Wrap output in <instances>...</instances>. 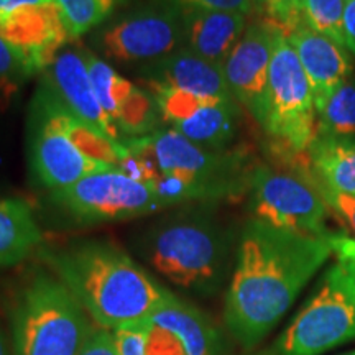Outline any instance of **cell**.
Returning a JSON list of instances; mask_svg holds the SVG:
<instances>
[{
  "mask_svg": "<svg viewBox=\"0 0 355 355\" xmlns=\"http://www.w3.org/2000/svg\"><path fill=\"white\" fill-rule=\"evenodd\" d=\"M355 252L345 237L322 239L250 219L239 241L225 293L224 322L245 350H254L291 308L332 255Z\"/></svg>",
  "mask_w": 355,
  "mask_h": 355,
  "instance_id": "cell-1",
  "label": "cell"
},
{
  "mask_svg": "<svg viewBox=\"0 0 355 355\" xmlns=\"http://www.w3.org/2000/svg\"><path fill=\"white\" fill-rule=\"evenodd\" d=\"M97 327L125 329L148 322L175 293L109 241H78L40 250Z\"/></svg>",
  "mask_w": 355,
  "mask_h": 355,
  "instance_id": "cell-2",
  "label": "cell"
},
{
  "mask_svg": "<svg viewBox=\"0 0 355 355\" xmlns=\"http://www.w3.org/2000/svg\"><path fill=\"white\" fill-rule=\"evenodd\" d=\"M214 204H186L140 234L137 254L150 268L189 295H217L232 268V235Z\"/></svg>",
  "mask_w": 355,
  "mask_h": 355,
  "instance_id": "cell-3",
  "label": "cell"
},
{
  "mask_svg": "<svg viewBox=\"0 0 355 355\" xmlns=\"http://www.w3.org/2000/svg\"><path fill=\"white\" fill-rule=\"evenodd\" d=\"M13 355H79L92 331L87 313L53 272L30 275L12 303Z\"/></svg>",
  "mask_w": 355,
  "mask_h": 355,
  "instance_id": "cell-4",
  "label": "cell"
},
{
  "mask_svg": "<svg viewBox=\"0 0 355 355\" xmlns=\"http://www.w3.org/2000/svg\"><path fill=\"white\" fill-rule=\"evenodd\" d=\"M248 194L255 219L296 234L340 237L327 225L329 206L314 183L308 153L255 165Z\"/></svg>",
  "mask_w": 355,
  "mask_h": 355,
  "instance_id": "cell-5",
  "label": "cell"
},
{
  "mask_svg": "<svg viewBox=\"0 0 355 355\" xmlns=\"http://www.w3.org/2000/svg\"><path fill=\"white\" fill-rule=\"evenodd\" d=\"M355 340V254L337 257L278 337V355H322Z\"/></svg>",
  "mask_w": 355,
  "mask_h": 355,
  "instance_id": "cell-6",
  "label": "cell"
},
{
  "mask_svg": "<svg viewBox=\"0 0 355 355\" xmlns=\"http://www.w3.org/2000/svg\"><path fill=\"white\" fill-rule=\"evenodd\" d=\"M148 141L159 173L186 181L199 202L234 201L248 193L255 165L245 148L207 150L173 128L152 133Z\"/></svg>",
  "mask_w": 355,
  "mask_h": 355,
  "instance_id": "cell-7",
  "label": "cell"
},
{
  "mask_svg": "<svg viewBox=\"0 0 355 355\" xmlns=\"http://www.w3.org/2000/svg\"><path fill=\"white\" fill-rule=\"evenodd\" d=\"M259 125L273 152L308 153L316 137V105L300 58L279 30L268 71Z\"/></svg>",
  "mask_w": 355,
  "mask_h": 355,
  "instance_id": "cell-8",
  "label": "cell"
},
{
  "mask_svg": "<svg viewBox=\"0 0 355 355\" xmlns=\"http://www.w3.org/2000/svg\"><path fill=\"white\" fill-rule=\"evenodd\" d=\"M91 46L122 66L155 63L184 48L183 12L159 2L137 7L94 30Z\"/></svg>",
  "mask_w": 355,
  "mask_h": 355,
  "instance_id": "cell-9",
  "label": "cell"
},
{
  "mask_svg": "<svg viewBox=\"0 0 355 355\" xmlns=\"http://www.w3.org/2000/svg\"><path fill=\"white\" fill-rule=\"evenodd\" d=\"M51 202L83 225L107 224L165 211L150 183H141L119 168L84 176L78 183L50 191Z\"/></svg>",
  "mask_w": 355,
  "mask_h": 355,
  "instance_id": "cell-10",
  "label": "cell"
},
{
  "mask_svg": "<svg viewBox=\"0 0 355 355\" xmlns=\"http://www.w3.org/2000/svg\"><path fill=\"white\" fill-rule=\"evenodd\" d=\"M66 107L40 81L28 110V162L35 180L56 191L110 168L84 157L63 128Z\"/></svg>",
  "mask_w": 355,
  "mask_h": 355,
  "instance_id": "cell-11",
  "label": "cell"
},
{
  "mask_svg": "<svg viewBox=\"0 0 355 355\" xmlns=\"http://www.w3.org/2000/svg\"><path fill=\"white\" fill-rule=\"evenodd\" d=\"M157 101L163 122L207 150H229L239 132L241 105L234 99H211L178 89H146Z\"/></svg>",
  "mask_w": 355,
  "mask_h": 355,
  "instance_id": "cell-12",
  "label": "cell"
},
{
  "mask_svg": "<svg viewBox=\"0 0 355 355\" xmlns=\"http://www.w3.org/2000/svg\"><path fill=\"white\" fill-rule=\"evenodd\" d=\"M86 64L96 89L97 99L122 140L146 137L162 130L163 122L157 101L146 89H141L119 74L104 58L86 48Z\"/></svg>",
  "mask_w": 355,
  "mask_h": 355,
  "instance_id": "cell-13",
  "label": "cell"
},
{
  "mask_svg": "<svg viewBox=\"0 0 355 355\" xmlns=\"http://www.w3.org/2000/svg\"><path fill=\"white\" fill-rule=\"evenodd\" d=\"M278 32L277 25L263 19L252 21L222 64L230 94L257 122L263 109L270 63Z\"/></svg>",
  "mask_w": 355,
  "mask_h": 355,
  "instance_id": "cell-14",
  "label": "cell"
},
{
  "mask_svg": "<svg viewBox=\"0 0 355 355\" xmlns=\"http://www.w3.org/2000/svg\"><path fill=\"white\" fill-rule=\"evenodd\" d=\"M0 37L24 61L30 73L42 74L73 42L55 2L28 7L0 24Z\"/></svg>",
  "mask_w": 355,
  "mask_h": 355,
  "instance_id": "cell-15",
  "label": "cell"
},
{
  "mask_svg": "<svg viewBox=\"0 0 355 355\" xmlns=\"http://www.w3.org/2000/svg\"><path fill=\"white\" fill-rule=\"evenodd\" d=\"M86 48L68 44L55 58L50 68L42 73V83L55 94L66 110L79 121L107 135L115 141H122L121 133L105 115L86 64Z\"/></svg>",
  "mask_w": 355,
  "mask_h": 355,
  "instance_id": "cell-16",
  "label": "cell"
},
{
  "mask_svg": "<svg viewBox=\"0 0 355 355\" xmlns=\"http://www.w3.org/2000/svg\"><path fill=\"white\" fill-rule=\"evenodd\" d=\"M313 91L316 109L354 76L350 51L334 40L301 24L286 35Z\"/></svg>",
  "mask_w": 355,
  "mask_h": 355,
  "instance_id": "cell-17",
  "label": "cell"
},
{
  "mask_svg": "<svg viewBox=\"0 0 355 355\" xmlns=\"http://www.w3.org/2000/svg\"><path fill=\"white\" fill-rule=\"evenodd\" d=\"M137 78L146 89L166 87L211 99H234L225 83L222 66L186 48L155 63L140 66L137 69Z\"/></svg>",
  "mask_w": 355,
  "mask_h": 355,
  "instance_id": "cell-18",
  "label": "cell"
},
{
  "mask_svg": "<svg viewBox=\"0 0 355 355\" xmlns=\"http://www.w3.org/2000/svg\"><path fill=\"white\" fill-rule=\"evenodd\" d=\"M184 48L216 64H224L247 28V15L217 8H186Z\"/></svg>",
  "mask_w": 355,
  "mask_h": 355,
  "instance_id": "cell-19",
  "label": "cell"
},
{
  "mask_svg": "<svg viewBox=\"0 0 355 355\" xmlns=\"http://www.w3.org/2000/svg\"><path fill=\"white\" fill-rule=\"evenodd\" d=\"M150 322L171 332L188 355H224V343L212 319L176 295L155 311Z\"/></svg>",
  "mask_w": 355,
  "mask_h": 355,
  "instance_id": "cell-20",
  "label": "cell"
},
{
  "mask_svg": "<svg viewBox=\"0 0 355 355\" xmlns=\"http://www.w3.org/2000/svg\"><path fill=\"white\" fill-rule=\"evenodd\" d=\"M43 234L32 206L24 199H0V266L10 268L42 245Z\"/></svg>",
  "mask_w": 355,
  "mask_h": 355,
  "instance_id": "cell-21",
  "label": "cell"
},
{
  "mask_svg": "<svg viewBox=\"0 0 355 355\" xmlns=\"http://www.w3.org/2000/svg\"><path fill=\"white\" fill-rule=\"evenodd\" d=\"M308 159L318 183L334 193L355 198V140L316 133L308 148Z\"/></svg>",
  "mask_w": 355,
  "mask_h": 355,
  "instance_id": "cell-22",
  "label": "cell"
},
{
  "mask_svg": "<svg viewBox=\"0 0 355 355\" xmlns=\"http://www.w3.org/2000/svg\"><path fill=\"white\" fill-rule=\"evenodd\" d=\"M63 128L69 140L84 157L94 159L107 168H117L127 157L128 150L122 141H115L107 135L91 127L89 123L79 121L69 110L63 115Z\"/></svg>",
  "mask_w": 355,
  "mask_h": 355,
  "instance_id": "cell-23",
  "label": "cell"
},
{
  "mask_svg": "<svg viewBox=\"0 0 355 355\" xmlns=\"http://www.w3.org/2000/svg\"><path fill=\"white\" fill-rule=\"evenodd\" d=\"M316 133L355 140V74L316 109Z\"/></svg>",
  "mask_w": 355,
  "mask_h": 355,
  "instance_id": "cell-24",
  "label": "cell"
},
{
  "mask_svg": "<svg viewBox=\"0 0 355 355\" xmlns=\"http://www.w3.org/2000/svg\"><path fill=\"white\" fill-rule=\"evenodd\" d=\"M63 15L71 38L76 40L104 25L125 0H53Z\"/></svg>",
  "mask_w": 355,
  "mask_h": 355,
  "instance_id": "cell-25",
  "label": "cell"
},
{
  "mask_svg": "<svg viewBox=\"0 0 355 355\" xmlns=\"http://www.w3.org/2000/svg\"><path fill=\"white\" fill-rule=\"evenodd\" d=\"M345 7L347 0H301L303 24L345 46Z\"/></svg>",
  "mask_w": 355,
  "mask_h": 355,
  "instance_id": "cell-26",
  "label": "cell"
},
{
  "mask_svg": "<svg viewBox=\"0 0 355 355\" xmlns=\"http://www.w3.org/2000/svg\"><path fill=\"white\" fill-rule=\"evenodd\" d=\"M30 78L32 73L20 56L0 37V114L10 109Z\"/></svg>",
  "mask_w": 355,
  "mask_h": 355,
  "instance_id": "cell-27",
  "label": "cell"
},
{
  "mask_svg": "<svg viewBox=\"0 0 355 355\" xmlns=\"http://www.w3.org/2000/svg\"><path fill=\"white\" fill-rule=\"evenodd\" d=\"M261 19L277 25L286 35L303 24L301 0H252Z\"/></svg>",
  "mask_w": 355,
  "mask_h": 355,
  "instance_id": "cell-28",
  "label": "cell"
},
{
  "mask_svg": "<svg viewBox=\"0 0 355 355\" xmlns=\"http://www.w3.org/2000/svg\"><path fill=\"white\" fill-rule=\"evenodd\" d=\"M152 2L166 3V6L180 8V10H186V8H217V10L239 12L247 17L255 12L252 0H152Z\"/></svg>",
  "mask_w": 355,
  "mask_h": 355,
  "instance_id": "cell-29",
  "label": "cell"
},
{
  "mask_svg": "<svg viewBox=\"0 0 355 355\" xmlns=\"http://www.w3.org/2000/svg\"><path fill=\"white\" fill-rule=\"evenodd\" d=\"M145 355H188L180 340L171 332L150 322L146 336Z\"/></svg>",
  "mask_w": 355,
  "mask_h": 355,
  "instance_id": "cell-30",
  "label": "cell"
},
{
  "mask_svg": "<svg viewBox=\"0 0 355 355\" xmlns=\"http://www.w3.org/2000/svg\"><path fill=\"white\" fill-rule=\"evenodd\" d=\"M313 178H314V175H313ZM314 183H316L319 193H321L324 201H326L327 206H329V209L334 211L336 214L339 216L340 219H343L345 224L349 225L350 230L355 234V198L344 196V194L334 193V191L327 189L326 186L318 183L316 178H314Z\"/></svg>",
  "mask_w": 355,
  "mask_h": 355,
  "instance_id": "cell-31",
  "label": "cell"
},
{
  "mask_svg": "<svg viewBox=\"0 0 355 355\" xmlns=\"http://www.w3.org/2000/svg\"><path fill=\"white\" fill-rule=\"evenodd\" d=\"M79 355H121V352L115 344L112 331L96 326L92 327Z\"/></svg>",
  "mask_w": 355,
  "mask_h": 355,
  "instance_id": "cell-32",
  "label": "cell"
},
{
  "mask_svg": "<svg viewBox=\"0 0 355 355\" xmlns=\"http://www.w3.org/2000/svg\"><path fill=\"white\" fill-rule=\"evenodd\" d=\"M48 2H53V0H0V24L6 21L8 17L15 15L17 12L25 10L28 7L43 6Z\"/></svg>",
  "mask_w": 355,
  "mask_h": 355,
  "instance_id": "cell-33",
  "label": "cell"
},
{
  "mask_svg": "<svg viewBox=\"0 0 355 355\" xmlns=\"http://www.w3.org/2000/svg\"><path fill=\"white\" fill-rule=\"evenodd\" d=\"M345 48L355 56V0H347L344 17Z\"/></svg>",
  "mask_w": 355,
  "mask_h": 355,
  "instance_id": "cell-34",
  "label": "cell"
},
{
  "mask_svg": "<svg viewBox=\"0 0 355 355\" xmlns=\"http://www.w3.org/2000/svg\"><path fill=\"white\" fill-rule=\"evenodd\" d=\"M0 355H10L8 354V345L6 339V332H3L2 326H0Z\"/></svg>",
  "mask_w": 355,
  "mask_h": 355,
  "instance_id": "cell-35",
  "label": "cell"
},
{
  "mask_svg": "<svg viewBox=\"0 0 355 355\" xmlns=\"http://www.w3.org/2000/svg\"><path fill=\"white\" fill-rule=\"evenodd\" d=\"M250 355H278V352H277V349H275V347H268V349L259 350V352H254Z\"/></svg>",
  "mask_w": 355,
  "mask_h": 355,
  "instance_id": "cell-36",
  "label": "cell"
},
{
  "mask_svg": "<svg viewBox=\"0 0 355 355\" xmlns=\"http://www.w3.org/2000/svg\"><path fill=\"white\" fill-rule=\"evenodd\" d=\"M343 355H355V350H352V352H345V354H343Z\"/></svg>",
  "mask_w": 355,
  "mask_h": 355,
  "instance_id": "cell-37",
  "label": "cell"
}]
</instances>
